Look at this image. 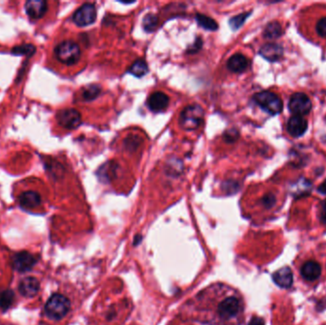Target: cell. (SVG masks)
<instances>
[{"label":"cell","instance_id":"6da1fadb","mask_svg":"<svg viewBox=\"0 0 326 325\" xmlns=\"http://www.w3.org/2000/svg\"><path fill=\"white\" fill-rule=\"evenodd\" d=\"M216 311L220 321L228 323L240 315L242 312V302L235 295H226L219 302Z\"/></svg>","mask_w":326,"mask_h":325},{"label":"cell","instance_id":"7a4b0ae2","mask_svg":"<svg viewBox=\"0 0 326 325\" xmlns=\"http://www.w3.org/2000/svg\"><path fill=\"white\" fill-rule=\"evenodd\" d=\"M80 55L78 44L72 40L62 41L55 48V56L57 60L67 66L75 64L79 60Z\"/></svg>","mask_w":326,"mask_h":325},{"label":"cell","instance_id":"3957f363","mask_svg":"<svg viewBox=\"0 0 326 325\" xmlns=\"http://www.w3.org/2000/svg\"><path fill=\"white\" fill-rule=\"evenodd\" d=\"M204 120V110L197 104L184 108L180 115V126L187 131L196 130Z\"/></svg>","mask_w":326,"mask_h":325},{"label":"cell","instance_id":"277c9868","mask_svg":"<svg viewBox=\"0 0 326 325\" xmlns=\"http://www.w3.org/2000/svg\"><path fill=\"white\" fill-rule=\"evenodd\" d=\"M70 306V301L66 297L60 294H55L47 301L45 305V313L50 318L60 319L67 315Z\"/></svg>","mask_w":326,"mask_h":325},{"label":"cell","instance_id":"5b68a950","mask_svg":"<svg viewBox=\"0 0 326 325\" xmlns=\"http://www.w3.org/2000/svg\"><path fill=\"white\" fill-rule=\"evenodd\" d=\"M254 101L261 107L263 111L272 115L279 114L282 111V101L276 94L264 91L254 96Z\"/></svg>","mask_w":326,"mask_h":325},{"label":"cell","instance_id":"8992f818","mask_svg":"<svg viewBox=\"0 0 326 325\" xmlns=\"http://www.w3.org/2000/svg\"><path fill=\"white\" fill-rule=\"evenodd\" d=\"M97 19V8L94 4L85 3L73 14V21L79 27L93 24Z\"/></svg>","mask_w":326,"mask_h":325},{"label":"cell","instance_id":"52a82bcc","mask_svg":"<svg viewBox=\"0 0 326 325\" xmlns=\"http://www.w3.org/2000/svg\"><path fill=\"white\" fill-rule=\"evenodd\" d=\"M289 110L294 115L303 116L308 114L312 109L309 98L303 93H296L289 100Z\"/></svg>","mask_w":326,"mask_h":325},{"label":"cell","instance_id":"ba28073f","mask_svg":"<svg viewBox=\"0 0 326 325\" xmlns=\"http://www.w3.org/2000/svg\"><path fill=\"white\" fill-rule=\"evenodd\" d=\"M57 120L61 127L73 130L80 125L82 115L74 109H63L57 112Z\"/></svg>","mask_w":326,"mask_h":325},{"label":"cell","instance_id":"9c48e42d","mask_svg":"<svg viewBox=\"0 0 326 325\" xmlns=\"http://www.w3.org/2000/svg\"><path fill=\"white\" fill-rule=\"evenodd\" d=\"M47 9V2L43 0H29L25 4L26 14L33 20H37L44 17Z\"/></svg>","mask_w":326,"mask_h":325},{"label":"cell","instance_id":"30bf717a","mask_svg":"<svg viewBox=\"0 0 326 325\" xmlns=\"http://www.w3.org/2000/svg\"><path fill=\"white\" fill-rule=\"evenodd\" d=\"M169 98L162 92L153 93L147 100V105L149 109L155 113L162 112L169 105Z\"/></svg>","mask_w":326,"mask_h":325},{"label":"cell","instance_id":"8fae6325","mask_svg":"<svg viewBox=\"0 0 326 325\" xmlns=\"http://www.w3.org/2000/svg\"><path fill=\"white\" fill-rule=\"evenodd\" d=\"M36 262V259L28 252L17 253L14 257V268L18 272H27L33 268Z\"/></svg>","mask_w":326,"mask_h":325},{"label":"cell","instance_id":"7c38bea8","mask_svg":"<svg viewBox=\"0 0 326 325\" xmlns=\"http://www.w3.org/2000/svg\"><path fill=\"white\" fill-rule=\"evenodd\" d=\"M308 128L307 121L300 115H293L287 123V130L294 138H300Z\"/></svg>","mask_w":326,"mask_h":325},{"label":"cell","instance_id":"4fadbf2b","mask_svg":"<svg viewBox=\"0 0 326 325\" xmlns=\"http://www.w3.org/2000/svg\"><path fill=\"white\" fill-rule=\"evenodd\" d=\"M18 290L26 298H33L39 291V281L33 276L25 277L18 285Z\"/></svg>","mask_w":326,"mask_h":325},{"label":"cell","instance_id":"5bb4252c","mask_svg":"<svg viewBox=\"0 0 326 325\" xmlns=\"http://www.w3.org/2000/svg\"><path fill=\"white\" fill-rule=\"evenodd\" d=\"M273 280L280 288H290L293 285V273L289 267H282L273 274Z\"/></svg>","mask_w":326,"mask_h":325},{"label":"cell","instance_id":"9a60e30c","mask_svg":"<svg viewBox=\"0 0 326 325\" xmlns=\"http://www.w3.org/2000/svg\"><path fill=\"white\" fill-rule=\"evenodd\" d=\"M260 54L266 60L274 62L281 58L283 55V48L276 43H269L261 47Z\"/></svg>","mask_w":326,"mask_h":325},{"label":"cell","instance_id":"2e32d148","mask_svg":"<svg viewBox=\"0 0 326 325\" xmlns=\"http://www.w3.org/2000/svg\"><path fill=\"white\" fill-rule=\"evenodd\" d=\"M19 204L27 210L34 209L41 204L40 195L35 191H25L19 195Z\"/></svg>","mask_w":326,"mask_h":325},{"label":"cell","instance_id":"e0dca14e","mask_svg":"<svg viewBox=\"0 0 326 325\" xmlns=\"http://www.w3.org/2000/svg\"><path fill=\"white\" fill-rule=\"evenodd\" d=\"M301 274L302 277L308 281L317 280L321 274V267L317 261H307L302 266Z\"/></svg>","mask_w":326,"mask_h":325},{"label":"cell","instance_id":"ac0fdd59","mask_svg":"<svg viewBox=\"0 0 326 325\" xmlns=\"http://www.w3.org/2000/svg\"><path fill=\"white\" fill-rule=\"evenodd\" d=\"M227 66L229 70L234 73H242L248 68L249 61L243 55L236 54L229 58Z\"/></svg>","mask_w":326,"mask_h":325},{"label":"cell","instance_id":"d6986e66","mask_svg":"<svg viewBox=\"0 0 326 325\" xmlns=\"http://www.w3.org/2000/svg\"><path fill=\"white\" fill-rule=\"evenodd\" d=\"M281 33H282L281 25L277 21H275V22H271L266 26L263 32V36L267 39H276L281 35Z\"/></svg>","mask_w":326,"mask_h":325},{"label":"cell","instance_id":"ffe728a7","mask_svg":"<svg viewBox=\"0 0 326 325\" xmlns=\"http://www.w3.org/2000/svg\"><path fill=\"white\" fill-rule=\"evenodd\" d=\"M101 92L100 86L97 84H91L86 86L84 89L82 90V98L85 101H91L95 98H98Z\"/></svg>","mask_w":326,"mask_h":325},{"label":"cell","instance_id":"44dd1931","mask_svg":"<svg viewBox=\"0 0 326 325\" xmlns=\"http://www.w3.org/2000/svg\"><path fill=\"white\" fill-rule=\"evenodd\" d=\"M196 21L199 26H201L204 29L209 30V31H216L219 28L218 23L211 18V17H207L205 15H200L197 14L196 17Z\"/></svg>","mask_w":326,"mask_h":325},{"label":"cell","instance_id":"7402d4cb","mask_svg":"<svg viewBox=\"0 0 326 325\" xmlns=\"http://www.w3.org/2000/svg\"><path fill=\"white\" fill-rule=\"evenodd\" d=\"M129 73L137 77H141L148 73V66L144 60H137L129 69Z\"/></svg>","mask_w":326,"mask_h":325},{"label":"cell","instance_id":"603a6c76","mask_svg":"<svg viewBox=\"0 0 326 325\" xmlns=\"http://www.w3.org/2000/svg\"><path fill=\"white\" fill-rule=\"evenodd\" d=\"M15 300V294L12 290H5L0 294V308L7 310L11 307Z\"/></svg>","mask_w":326,"mask_h":325},{"label":"cell","instance_id":"cb8c5ba5","mask_svg":"<svg viewBox=\"0 0 326 325\" xmlns=\"http://www.w3.org/2000/svg\"><path fill=\"white\" fill-rule=\"evenodd\" d=\"M157 22H158V18L155 17V15L153 14H148L143 18V28L146 32H153L155 31L156 26H157Z\"/></svg>","mask_w":326,"mask_h":325},{"label":"cell","instance_id":"d4e9b609","mask_svg":"<svg viewBox=\"0 0 326 325\" xmlns=\"http://www.w3.org/2000/svg\"><path fill=\"white\" fill-rule=\"evenodd\" d=\"M250 13H244V14H241V15H237L236 17H232L230 20H229V23H230V26L231 28L236 31L238 28H240L242 24L244 23L245 20L247 19V17H249Z\"/></svg>","mask_w":326,"mask_h":325},{"label":"cell","instance_id":"484cf974","mask_svg":"<svg viewBox=\"0 0 326 325\" xmlns=\"http://www.w3.org/2000/svg\"><path fill=\"white\" fill-rule=\"evenodd\" d=\"M35 47L33 45L26 44V45H21V46H17L14 49L12 50V53L14 55H27V56H32L35 52Z\"/></svg>","mask_w":326,"mask_h":325},{"label":"cell","instance_id":"4316f807","mask_svg":"<svg viewBox=\"0 0 326 325\" xmlns=\"http://www.w3.org/2000/svg\"><path fill=\"white\" fill-rule=\"evenodd\" d=\"M276 204V197L275 195H272V194H268V195H265L263 198H262V204L264 207L266 208H271L273 207L274 205Z\"/></svg>","mask_w":326,"mask_h":325},{"label":"cell","instance_id":"83f0119b","mask_svg":"<svg viewBox=\"0 0 326 325\" xmlns=\"http://www.w3.org/2000/svg\"><path fill=\"white\" fill-rule=\"evenodd\" d=\"M317 32L319 36L326 37V17L321 18L317 24Z\"/></svg>","mask_w":326,"mask_h":325},{"label":"cell","instance_id":"f1b7e54d","mask_svg":"<svg viewBox=\"0 0 326 325\" xmlns=\"http://www.w3.org/2000/svg\"><path fill=\"white\" fill-rule=\"evenodd\" d=\"M223 137L227 142H234L238 138V133L236 130H227L224 133Z\"/></svg>","mask_w":326,"mask_h":325},{"label":"cell","instance_id":"f546056e","mask_svg":"<svg viewBox=\"0 0 326 325\" xmlns=\"http://www.w3.org/2000/svg\"><path fill=\"white\" fill-rule=\"evenodd\" d=\"M319 215H320V220L326 224V200L323 201L321 205H320V211H319Z\"/></svg>","mask_w":326,"mask_h":325},{"label":"cell","instance_id":"4dcf8cb0","mask_svg":"<svg viewBox=\"0 0 326 325\" xmlns=\"http://www.w3.org/2000/svg\"><path fill=\"white\" fill-rule=\"evenodd\" d=\"M248 325H265L264 319L260 317H254L250 321Z\"/></svg>","mask_w":326,"mask_h":325},{"label":"cell","instance_id":"1f68e13d","mask_svg":"<svg viewBox=\"0 0 326 325\" xmlns=\"http://www.w3.org/2000/svg\"><path fill=\"white\" fill-rule=\"evenodd\" d=\"M318 190L319 193H321V194H323V195H326V180L325 181H323V182L319 185V187H318Z\"/></svg>","mask_w":326,"mask_h":325}]
</instances>
